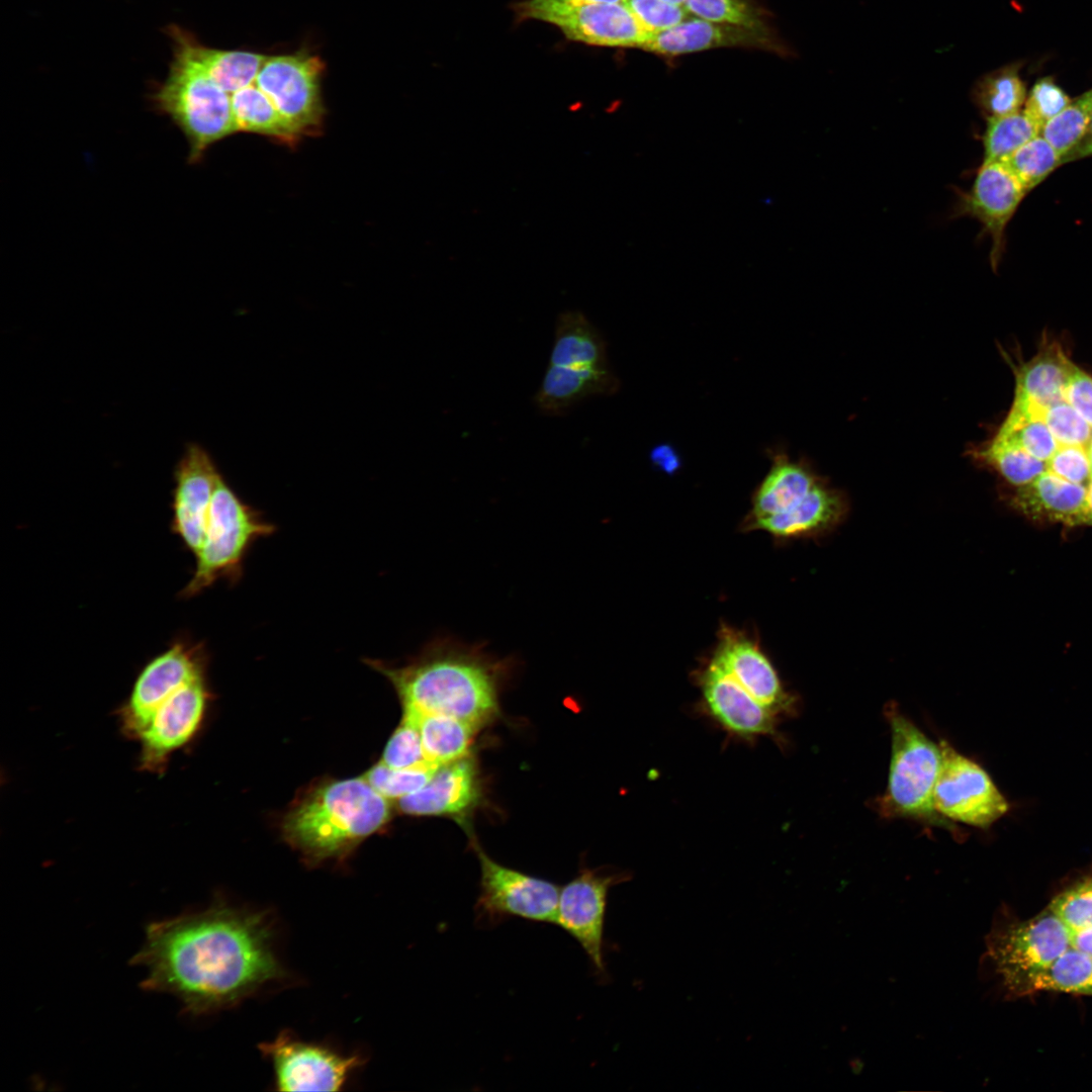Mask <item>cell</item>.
<instances>
[{
    "mask_svg": "<svg viewBox=\"0 0 1092 1092\" xmlns=\"http://www.w3.org/2000/svg\"><path fill=\"white\" fill-rule=\"evenodd\" d=\"M266 912L216 898L208 907L153 921L131 964L147 971L142 988L170 994L186 1014L234 1007L286 972Z\"/></svg>",
    "mask_w": 1092,
    "mask_h": 1092,
    "instance_id": "cell-1",
    "label": "cell"
},
{
    "mask_svg": "<svg viewBox=\"0 0 1092 1092\" xmlns=\"http://www.w3.org/2000/svg\"><path fill=\"white\" fill-rule=\"evenodd\" d=\"M364 662L391 682L403 711L448 715L478 728L498 714L500 688L514 665L483 645L449 637L432 640L403 665L371 658Z\"/></svg>",
    "mask_w": 1092,
    "mask_h": 1092,
    "instance_id": "cell-2",
    "label": "cell"
},
{
    "mask_svg": "<svg viewBox=\"0 0 1092 1092\" xmlns=\"http://www.w3.org/2000/svg\"><path fill=\"white\" fill-rule=\"evenodd\" d=\"M391 817L388 799L363 778L329 781L296 801L282 821L284 839L308 864L346 858Z\"/></svg>",
    "mask_w": 1092,
    "mask_h": 1092,
    "instance_id": "cell-3",
    "label": "cell"
},
{
    "mask_svg": "<svg viewBox=\"0 0 1092 1092\" xmlns=\"http://www.w3.org/2000/svg\"><path fill=\"white\" fill-rule=\"evenodd\" d=\"M170 32L175 42L174 61L154 94V102L186 138L188 162L197 163L212 145L237 132L232 97L196 63L180 28L173 27Z\"/></svg>",
    "mask_w": 1092,
    "mask_h": 1092,
    "instance_id": "cell-4",
    "label": "cell"
},
{
    "mask_svg": "<svg viewBox=\"0 0 1092 1092\" xmlns=\"http://www.w3.org/2000/svg\"><path fill=\"white\" fill-rule=\"evenodd\" d=\"M276 531L274 524L246 504L219 474L207 515L204 539L195 554V568L180 599L198 596L218 580L238 583L252 546Z\"/></svg>",
    "mask_w": 1092,
    "mask_h": 1092,
    "instance_id": "cell-5",
    "label": "cell"
},
{
    "mask_svg": "<svg viewBox=\"0 0 1092 1092\" xmlns=\"http://www.w3.org/2000/svg\"><path fill=\"white\" fill-rule=\"evenodd\" d=\"M892 750L889 782L881 800L885 815L947 825L933 807V790L942 761L940 744L928 738L896 706L889 705Z\"/></svg>",
    "mask_w": 1092,
    "mask_h": 1092,
    "instance_id": "cell-6",
    "label": "cell"
},
{
    "mask_svg": "<svg viewBox=\"0 0 1092 1092\" xmlns=\"http://www.w3.org/2000/svg\"><path fill=\"white\" fill-rule=\"evenodd\" d=\"M984 959L1011 996L1070 947L1069 928L1048 907L1020 922H997L986 937Z\"/></svg>",
    "mask_w": 1092,
    "mask_h": 1092,
    "instance_id": "cell-7",
    "label": "cell"
},
{
    "mask_svg": "<svg viewBox=\"0 0 1092 1092\" xmlns=\"http://www.w3.org/2000/svg\"><path fill=\"white\" fill-rule=\"evenodd\" d=\"M473 847L480 867L474 905L478 927L493 928L510 918L556 924L560 887L498 863L476 842Z\"/></svg>",
    "mask_w": 1092,
    "mask_h": 1092,
    "instance_id": "cell-8",
    "label": "cell"
},
{
    "mask_svg": "<svg viewBox=\"0 0 1092 1092\" xmlns=\"http://www.w3.org/2000/svg\"><path fill=\"white\" fill-rule=\"evenodd\" d=\"M515 10L521 19L550 23L568 39L593 46L641 49L650 34L622 3L523 0Z\"/></svg>",
    "mask_w": 1092,
    "mask_h": 1092,
    "instance_id": "cell-9",
    "label": "cell"
},
{
    "mask_svg": "<svg viewBox=\"0 0 1092 1092\" xmlns=\"http://www.w3.org/2000/svg\"><path fill=\"white\" fill-rule=\"evenodd\" d=\"M208 655L202 642L186 636L151 659L138 674L131 692L119 709L121 729L136 739L157 707L178 689L206 674Z\"/></svg>",
    "mask_w": 1092,
    "mask_h": 1092,
    "instance_id": "cell-10",
    "label": "cell"
},
{
    "mask_svg": "<svg viewBox=\"0 0 1092 1092\" xmlns=\"http://www.w3.org/2000/svg\"><path fill=\"white\" fill-rule=\"evenodd\" d=\"M323 72L321 59L304 51L267 57L255 84L301 136L315 135L322 130L325 112Z\"/></svg>",
    "mask_w": 1092,
    "mask_h": 1092,
    "instance_id": "cell-11",
    "label": "cell"
},
{
    "mask_svg": "<svg viewBox=\"0 0 1092 1092\" xmlns=\"http://www.w3.org/2000/svg\"><path fill=\"white\" fill-rule=\"evenodd\" d=\"M629 879L628 873L582 867L560 888L556 924L578 942L601 980L608 979L604 931L609 892Z\"/></svg>",
    "mask_w": 1092,
    "mask_h": 1092,
    "instance_id": "cell-12",
    "label": "cell"
},
{
    "mask_svg": "<svg viewBox=\"0 0 1092 1092\" xmlns=\"http://www.w3.org/2000/svg\"><path fill=\"white\" fill-rule=\"evenodd\" d=\"M940 746L942 761L932 797L935 811L968 825L990 826L1007 812L1005 798L980 765L944 741Z\"/></svg>",
    "mask_w": 1092,
    "mask_h": 1092,
    "instance_id": "cell-13",
    "label": "cell"
},
{
    "mask_svg": "<svg viewBox=\"0 0 1092 1092\" xmlns=\"http://www.w3.org/2000/svg\"><path fill=\"white\" fill-rule=\"evenodd\" d=\"M259 1049L272 1064L279 1091H339L363 1064L357 1055L344 1056L285 1031Z\"/></svg>",
    "mask_w": 1092,
    "mask_h": 1092,
    "instance_id": "cell-14",
    "label": "cell"
},
{
    "mask_svg": "<svg viewBox=\"0 0 1092 1092\" xmlns=\"http://www.w3.org/2000/svg\"><path fill=\"white\" fill-rule=\"evenodd\" d=\"M209 691L206 674L187 682L164 700L140 733V767L157 774L166 768L172 753L198 732L206 711Z\"/></svg>",
    "mask_w": 1092,
    "mask_h": 1092,
    "instance_id": "cell-15",
    "label": "cell"
},
{
    "mask_svg": "<svg viewBox=\"0 0 1092 1092\" xmlns=\"http://www.w3.org/2000/svg\"><path fill=\"white\" fill-rule=\"evenodd\" d=\"M220 472L200 445L186 446L174 470L170 528L194 555L204 539L207 515Z\"/></svg>",
    "mask_w": 1092,
    "mask_h": 1092,
    "instance_id": "cell-16",
    "label": "cell"
},
{
    "mask_svg": "<svg viewBox=\"0 0 1092 1092\" xmlns=\"http://www.w3.org/2000/svg\"><path fill=\"white\" fill-rule=\"evenodd\" d=\"M1027 193L1001 162H983L969 191L958 193L951 216H969L981 222L992 240L990 261L994 268L1002 256L1006 226Z\"/></svg>",
    "mask_w": 1092,
    "mask_h": 1092,
    "instance_id": "cell-17",
    "label": "cell"
},
{
    "mask_svg": "<svg viewBox=\"0 0 1092 1092\" xmlns=\"http://www.w3.org/2000/svg\"><path fill=\"white\" fill-rule=\"evenodd\" d=\"M705 711L729 734L743 739L778 736L779 716L756 701L713 659L698 672Z\"/></svg>",
    "mask_w": 1092,
    "mask_h": 1092,
    "instance_id": "cell-18",
    "label": "cell"
},
{
    "mask_svg": "<svg viewBox=\"0 0 1092 1092\" xmlns=\"http://www.w3.org/2000/svg\"><path fill=\"white\" fill-rule=\"evenodd\" d=\"M482 789L476 761L470 756L443 764L419 791L398 799V810L412 816H444L469 829Z\"/></svg>",
    "mask_w": 1092,
    "mask_h": 1092,
    "instance_id": "cell-19",
    "label": "cell"
},
{
    "mask_svg": "<svg viewBox=\"0 0 1092 1092\" xmlns=\"http://www.w3.org/2000/svg\"><path fill=\"white\" fill-rule=\"evenodd\" d=\"M756 701L778 716L794 710L777 670L757 643L740 631L723 626L712 658Z\"/></svg>",
    "mask_w": 1092,
    "mask_h": 1092,
    "instance_id": "cell-20",
    "label": "cell"
},
{
    "mask_svg": "<svg viewBox=\"0 0 1092 1092\" xmlns=\"http://www.w3.org/2000/svg\"><path fill=\"white\" fill-rule=\"evenodd\" d=\"M725 47H748L778 51L767 28L689 19L666 30L650 33L641 49L662 56H677Z\"/></svg>",
    "mask_w": 1092,
    "mask_h": 1092,
    "instance_id": "cell-21",
    "label": "cell"
},
{
    "mask_svg": "<svg viewBox=\"0 0 1092 1092\" xmlns=\"http://www.w3.org/2000/svg\"><path fill=\"white\" fill-rule=\"evenodd\" d=\"M616 385L617 381L608 366L549 365L533 402L542 414L561 416L588 397L613 392Z\"/></svg>",
    "mask_w": 1092,
    "mask_h": 1092,
    "instance_id": "cell-22",
    "label": "cell"
},
{
    "mask_svg": "<svg viewBox=\"0 0 1092 1092\" xmlns=\"http://www.w3.org/2000/svg\"><path fill=\"white\" fill-rule=\"evenodd\" d=\"M1087 487L1044 471L1018 488L1015 503L1030 518L1081 525L1087 511Z\"/></svg>",
    "mask_w": 1092,
    "mask_h": 1092,
    "instance_id": "cell-23",
    "label": "cell"
},
{
    "mask_svg": "<svg viewBox=\"0 0 1092 1092\" xmlns=\"http://www.w3.org/2000/svg\"><path fill=\"white\" fill-rule=\"evenodd\" d=\"M842 504L833 491L816 483L795 506L774 516L748 522L750 529L764 531L777 538H792L817 533L832 526L840 517Z\"/></svg>",
    "mask_w": 1092,
    "mask_h": 1092,
    "instance_id": "cell-24",
    "label": "cell"
},
{
    "mask_svg": "<svg viewBox=\"0 0 1092 1092\" xmlns=\"http://www.w3.org/2000/svg\"><path fill=\"white\" fill-rule=\"evenodd\" d=\"M606 345L600 333L579 310L559 313L549 365L562 367H604Z\"/></svg>",
    "mask_w": 1092,
    "mask_h": 1092,
    "instance_id": "cell-25",
    "label": "cell"
},
{
    "mask_svg": "<svg viewBox=\"0 0 1092 1092\" xmlns=\"http://www.w3.org/2000/svg\"><path fill=\"white\" fill-rule=\"evenodd\" d=\"M420 733L425 756L431 764H443L469 755L478 727L461 719L443 714H422L403 711Z\"/></svg>",
    "mask_w": 1092,
    "mask_h": 1092,
    "instance_id": "cell-26",
    "label": "cell"
},
{
    "mask_svg": "<svg viewBox=\"0 0 1092 1092\" xmlns=\"http://www.w3.org/2000/svg\"><path fill=\"white\" fill-rule=\"evenodd\" d=\"M181 36L196 63L221 89L233 94L255 83L266 56L245 51L207 48L180 29Z\"/></svg>",
    "mask_w": 1092,
    "mask_h": 1092,
    "instance_id": "cell-27",
    "label": "cell"
},
{
    "mask_svg": "<svg viewBox=\"0 0 1092 1092\" xmlns=\"http://www.w3.org/2000/svg\"><path fill=\"white\" fill-rule=\"evenodd\" d=\"M816 483L812 474L800 464L778 460L754 493L748 522L789 510Z\"/></svg>",
    "mask_w": 1092,
    "mask_h": 1092,
    "instance_id": "cell-28",
    "label": "cell"
},
{
    "mask_svg": "<svg viewBox=\"0 0 1092 1092\" xmlns=\"http://www.w3.org/2000/svg\"><path fill=\"white\" fill-rule=\"evenodd\" d=\"M231 97L237 131L259 133L287 146L298 143L300 133L255 83L237 90Z\"/></svg>",
    "mask_w": 1092,
    "mask_h": 1092,
    "instance_id": "cell-29",
    "label": "cell"
},
{
    "mask_svg": "<svg viewBox=\"0 0 1092 1092\" xmlns=\"http://www.w3.org/2000/svg\"><path fill=\"white\" fill-rule=\"evenodd\" d=\"M1038 991L1092 995V957L1070 946L1045 969L1028 978L1019 996Z\"/></svg>",
    "mask_w": 1092,
    "mask_h": 1092,
    "instance_id": "cell-30",
    "label": "cell"
},
{
    "mask_svg": "<svg viewBox=\"0 0 1092 1092\" xmlns=\"http://www.w3.org/2000/svg\"><path fill=\"white\" fill-rule=\"evenodd\" d=\"M972 99L986 118L1019 111L1026 100V88L1018 66L1009 65L983 76L972 89Z\"/></svg>",
    "mask_w": 1092,
    "mask_h": 1092,
    "instance_id": "cell-31",
    "label": "cell"
},
{
    "mask_svg": "<svg viewBox=\"0 0 1092 1092\" xmlns=\"http://www.w3.org/2000/svg\"><path fill=\"white\" fill-rule=\"evenodd\" d=\"M1092 120V89L1046 121L1040 131L1062 156L1064 163L1086 136Z\"/></svg>",
    "mask_w": 1092,
    "mask_h": 1092,
    "instance_id": "cell-32",
    "label": "cell"
},
{
    "mask_svg": "<svg viewBox=\"0 0 1092 1092\" xmlns=\"http://www.w3.org/2000/svg\"><path fill=\"white\" fill-rule=\"evenodd\" d=\"M982 135L983 162H1000L1022 145L1040 134L1041 127L1023 110L986 118Z\"/></svg>",
    "mask_w": 1092,
    "mask_h": 1092,
    "instance_id": "cell-33",
    "label": "cell"
},
{
    "mask_svg": "<svg viewBox=\"0 0 1092 1092\" xmlns=\"http://www.w3.org/2000/svg\"><path fill=\"white\" fill-rule=\"evenodd\" d=\"M1029 192L1064 164L1062 156L1040 134L1000 161Z\"/></svg>",
    "mask_w": 1092,
    "mask_h": 1092,
    "instance_id": "cell-34",
    "label": "cell"
},
{
    "mask_svg": "<svg viewBox=\"0 0 1092 1092\" xmlns=\"http://www.w3.org/2000/svg\"><path fill=\"white\" fill-rule=\"evenodd\" d=\"M979 455L992 464L1013 485H1026L1045 471V464L1009 439L996 435Z\"/></svg>",
    "mask_w": 1092,
    "mask_h": 1092,
    "instance_id": "cell-35",
    "label": "cell"
},
{
    "mask_svg": "<svg viewBox=\"0 0 1092 1092\" xmlns=\"http://www.w3.org/2000/svg\"><path fill=\"white\" fill-rule=\"evenodd\" d=\"M684 7L704 20L767 28L763 12L753 0H685Z\"/></svg>",
    "mask_w": 1092,
    "mask_h": 1092,
    "instance_id": "cell-36",
    "label": "cell"
},
{
    "mask_svg": "<svg viewBox=\"0 0 1092 1092\" xmlns=\"http://www.w3.org/2000/svg\"><path fill=\"white\" fill-rule=\"evenodd\" d=\"M438 767L426 764L395 769L379 761L364 775V779L386 799L398 800L426 786Z\"/></svg>",
    "mask_w": 1092,
    "mask_h": 1092,
    "instance_id": "cell-37",
    "label": "cell"
},
{
    "mask_svg": "<svg viewBox=\"0 0 1092 1092\" xmlns=\"http://www.w3.org/2000/svg\"><path fill=\"white\" fill-rule=\"evenodd\" d=\"M381 762L395 769L431 764L425 756L419 730L412 720L402 718L386 743Z\"/></svg>",
    "mask_w": 1092,
    "mask_h": 1092,
    "instance_id": "cell-38",
    "label": "cell"
},
{
    "mask_svg": "<svg viewBox=\"0 0 1092 1092\" xmlns=\"http://www.w3.org/2000/svg\"><path fill=\"white\" fill-rule=\"evenodd\" d=\"M1049 908L1072 928L1092 924V878L1059 894Z\"/></svg>",
    "mask_w": 1092,
    "mask_h": 1092,
    "instance_id": "cell-39",
    "label": "cell"
},
{
    "mask_svg": "<svg viewBox=\"0 0 1092 1092\" xmlns=\"http://www.w3.org/2000/svg\"><path fill=\"white\" fill-rule=\"evenodd\" d=\"M1068 94L1051 77H1044L1032 86L1026 96L1023 111L1041 128L1071 102Z\"/></svg>",
    "mask_w": 1092,
    "mask_h": 1092,
    "instance_id": "cell-40",
    "label": "cell"
},
{
    "mask_svg": "<svg viewBox=\"0 0 1092 1092\" xmlns=\"http://www.w3.org/2000/svg\"><path fill=\"white\" fill-rule=\"evenodd\" d=\"M1056 446L1055 454L1045 463V471L1088 488L1092 481L1090 447Z\"/></svg>",
    "mask_w": 1092,
    "mask_h": 1092,
    "instance_id": "cell-41",
    "label": "cell"
},
{
    "mask_svg": "<svg viewBox=\"0 0 1092 1092\" xmlns=\"http://www.w3.org/2000/svg\"><path fill=\"white\" fill-rule=\"evenodd\" d=\"M624 4L650 33L669 29L687 20L688 16L685 7L663 0H625Z\"/></svg>",
    "mask_w": 1092,
    "mask_h": 1092,
    "instance_id": "cell-42",
    "label": "cell"
},
{
    "mask_svg": "<svg viewBox=\"0 0 1092 1092\" xmlns=\"http://www.w3.org/2000/svg\"><path fill=\"white\" fill-rule=\"evenodd\" d=\"M1070 946L1092 957V924L1069 928Z\"/></svg>",
    "mask_w": 1092,
    "mask_h": 1092,
    "instance_id": "cell-43",
    "label": "cell"
},
{
    "mask_svg": "<svg viewBox=\"0 0 1092 1092\" xmlns=\"http://www.w3.org/2000/svg\"><path fill=\"white\" fill-rule=\"evenodd\" d=\"M1092 156V120L1089 130L1079 147L1068 157L1067 162ZM1066 162V163H1067Z\"/></svg>",
    "mask_w": 1092,
    "mask_h": 1092,
    "instance_id": "cell-44",
    "label": "cell"
},
{
    "mask_svg": "<svg viewBox=\"0 0 1092 1092\" xmlns=\"http://www.w3.org/2000/svg\"><path fill=\"white\" fill-rule=\"evenodd\" d=\"M1084 524L1092 526V481L1088 486L1087 511H1086V515H1085Z\"/></svg>",
    "mask_w": 1092,
    "mask_h": 1092,
    "instance_id": "cell-45",
    "label": "cell"
},
{
    "mask_svg": "<svg viewBox=\"0 0 1092 1092\" xmlns=\"http://www.w3.org/2000/svg\"><path fill=\"white\" fill-rule=\"evenodd\" d=\"M567 3L574 4H586V3H625V0H559Z\"/></svg>",
    "mask_w": 1092,
    "mask_h": 1092,
    "instance_id": "cell-46",
    "label": "cell"
},
{
    "mask_svg": "<svg viewBox=\"0 0 1092 1092\" xmlns=\"http://www.w3.org/2000/svg\"><path fill=\"white\" fill-rule=\"evenodd\" d=\"M663 1H666V2L671 3V4H675V5H684V3H685V0H663Z\"/></svg>",
    "mask_w": 1092,
    "mask_h": 1092,
    "instance_id": "cell-47",
    "label": "cell"
}]
</instances>
